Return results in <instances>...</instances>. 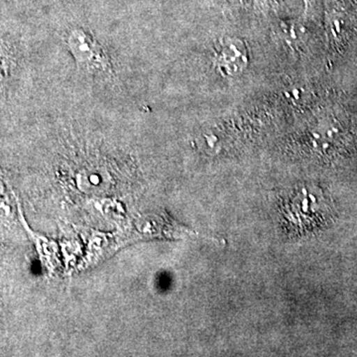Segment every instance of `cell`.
<instances>
[{
  "instance_id": "1",
  "label": "cell",
  "mask_w": 357,
  "mask_h": 357,
  "mask_svg": "<svg viewBox=\"0 0 357 357\" xmlns=\"http://www.w3.org/2000/svg\"><path fill=\"white\" fill-rule=\"evenodd\" d=\"M248 65V49L243 40L232 36L218 40L213 50V66L220 76L236 79L245 72Z\"/></svg>"
},
{
  "instance_id": "2",
  "label": "cell",
  "mask_w": 357,
  "mask_h": 357,
  "mask_svg": "<svg viewBox=\"0 0 357 357\" xmlns=\"http://www.w3.org/2000/svg\"><path fill=\"white\" fill-rule=\"evenodd\" d=\"M69 46L81 64L91 68H102L105 65L103 61L98 60V58H100V54L96 50V44L82 30H76L70 33Z\"/></svg>"
},
{
  "instance_id": "3",
  "label": "cell",
  "mask_w": 357,
  "mask_h": 357,
  "mask_svg": "<svg viewBox=\"0 0 357 357\" xmlns=\"http://www.w3.org/2000/svg\"><path fill=\"white\" fill-rule=\"evenodd\" d=\"M277 34L292 50L302 51L304 49L307 32L302 21H282L277 29Z\"/></svg>"
},
{
  "instance_id": "4",
  "label": "cell",
  "mask_w": 357,
  "mask_h": 357,
  "mask_svg": "<svg viewBox=\"0 0 357 357\" xmlns=\"http://www.w3.org/2000/svg\"><path fill=\"white\" fill-rule=\"evenodd\" d=\"M252 1L255 2L256 6L264 11L271 10L278 4V0H252Z\"/></svg>"
},
{
  "instance_id": "5",
  "label": "cell",
  "mask_w": 357,
  "mask_h": 357,
  "mask_svg": "<svg viewBox=\"0 0 357 357\" xmlns=\"http://www.w3.org/2000/svg\"><path fill=\"white\" fill-rule=\"evenodd\" d=\"M0 79H1V74H0Z\"/></svg>"
}]
</instances>
